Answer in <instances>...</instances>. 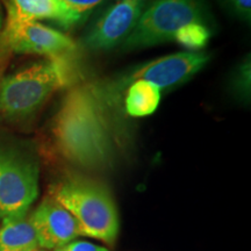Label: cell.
Here are the masks:
<instances>
[{"label": "cell", "mask_w": 251, "mask_h": 251, "mask_svg": "<svg viewBox=\"0 0 251 251\" xmlns=\"http://www.w3.org/2000/svg\"><path fill=\"white\" fill-rule=\"evenodd\" d=\"M107 91L94 84L72 85L51 125L56 148L67 161L85 169L103 168L117 147V125Z\"/></svg>", "instance_id": "obj_1"}, {"label": "cell", "mask_w": 251, "mask_h": 251, "mask_svg": "<svg viewBox=\"0 0 251 251\" xmlns=\"http://www.w3.org/2000/svg\"><path fill=\"white\" fill-rule=\"evenodd\" d=\"M72 63L45 59L0 81V118L19 122L35 115L56 92L75 84Z\"/></svg>", "instance_id": "obj_2"}, {"label": "cell", "mask_w": 251, "mask_h": 251, "mask_svg": "<svg viewBox=\"0 0 251 251\" xmlns=\"http://www.w3.org/2000/svg\"><path fill=\"white\" fill-rule=\"evenodd\" d=\"M51 197L76 220L80 236L113 244L119 234V215L109 191L98 181L74 176L58 183Z\"/></svg>", "instance_id": "obj_3"}, {"label": "cell", "mask_w": 251, "mask_h": 251, "mask_svg": "<svg viewBox=\"0 0 251 251\" xmlns=\"http://www.w3.org/2000/svg\"><path fill=\"white\" fill-rule=\"evenodd\" d=\"M35 157L21 146L0 139V219L26 214L39 196Z\"/></svg>", "instance_id": "obj_4"}, {"label": "cell", "mask_w": 251, "mask_h": 251, "mask_svg": "<svg viewBox=\"0 0 251 251\" xmlns=\"http://www.w3.org/2000/svg\"><path fill=\"white\" fill-rule=\"evenodd\" d=\"M191 24H205L199 0H152L122 43L124 49L148 48L175 41L178 31Z\"/></svg>", "instance_id": "obj_5"}, {"label": "cell", "mask_w": 251, "mask_h": 251, "mask_svg": "<svg viewBox=\"0 0 251 251\" xmlns=\"http://www.w3.org/2000/svg\"><path fill=\"white\" fill-rule=\"evenodd\" d=\"M1 43L15 54H33L58 62L72 63L77 45L62 31L35 21H6L1 31Z\"/></svg>", "instance_id": "obj_6"}, {"label": "cell", "mask_w": 251, "mask_h": 251, "mask_svg": "<svg viewBox=\"0 0 251 251\" xmlns=\"http://www.w3.org/2000/svg\"><path fill=\"white\" fill-rule=\"evenodd\" d=\"M209 61V55L202 51H185L163 56L141 65L126 78L124 84L135 80L149 81L159 90L170 89L186 83Z\"/></svg>", "instance_id": "obj_7"}, {"label": "cell", "mask_w": 251, "mask_h": 251, "mask_svg": "<svg viewBox=\"0 0 251 251\" xmlns=\"http://www.w3.org/2000/svg\"><path fill=\"white\" fill-rule=\"evenodd\" d=\"M148 0H118L86 34L84 43L94 51H107L124 43L136 26Z\"/></svg>", "instance_id": "obj_8"}, {"label": "cell", "mask_w": 251, "mask_h": 251, "mask_svg": "<svg viewBox=\"0 0 251 251\" xmlns=\"http://www.w3.org/2000/svg\"><path fill=\"white\" fill-rule=\"evenodd\" d=\"M30 221L40 249L57 250L80 236L76 220L51 196L30 213Z\"/></svg>", "instance_id": "obj_9"}, {"label": "cell", "mask_w": 251, "mask_h": 251, "mask_svg": "<svg viewBox=\"0 0 251 251\" xmlns=\"http://www.w3.org/2000/svg\"><path fill=\"white\" fill-rule=\"evenodd\" d=\"M7 9V20L30 23V21H54L69 29L78 24V20L61 0H4Z\"/></svg>", "instance_id": "obj_10"}, {"label": "cell", "mask_w": 251, "mask_h": 251, "mask_svg": "<svg viewBox=\"0 0 251 251\" xmlns=\"http://www.w3.org/2000/svg\"><path fill=\"white\" fill-rule=\"evenodd\" d=\"M0 251H33L40 249L29 212L1 220Z\"/></svg>", "instance_id": "obj_11"}, {"label": "cell", "mask_w": 251, "mask_h": 251, "mask_svg": "<svg viewBox=\"0 0 251 251\" xmlns=\"http://www.w3.org/2000/svg\"><path fill=\"white\" fill-rule=\"evenodd\" d=\"M125 98L126 113L131 118H144L153 114L161 102L158 87L144 80H135L127 85Z\"/></svg>", "instance_id": "obj_12"}, {"label": "cell", "mask_w": 251, "mask_h": 251, "mask_svg": "<svg viewBox=\"0 0 251 251\" xmlns=\"http://www.w3.org/2000/svg\"><path fill=\"white\" fill-rule=\"evenodd\" d=\"M211 31L206 24H191L181 28L175 37V41L188 49L198 50L208 42Z\"/></svg>", "instance_id": "obj_13"}, {"label": "cell", "mask_w": 251, "mask_h": 251, "mask_svg": "<svg viewBox=\"0 0 251 251\" xmlns=\"http://www.w3.org/2000/svg\"><path fill=\"white\" fill-rule=\"evenodd\" d=\"M250 55H248V57L237 67L233 78V90L238 98H242L246 101H249L250 99Z\"/></svg>", "instance_id": "obj_14"}, {"label": "cell", "mask_w": 251, "mask_h": 251, "mask_svg": "<svg viewBox=\"0 0 251 251\" xmlns=\"http://www.w3.org/2000/svg\"><path fill=\"white\" fill-rule=\"evenodd\" d=\"M68 11L80 23L102 0H61Z\"/></svg>", "instance_id": "obj_15"}, {"label": "cell", "mask_w": 251, "mask_h": 251, "mask_svg": "<svg viewBox=\"0 0 251 251\" xmlns=\"http://www.w3.org/2000/svg\"><path fill=\"white\" fill-rule=\"evenodd\" d=\"M229 11L243 21L250 23L251 19V0H221Z\"/></svg>", "instance_id": "obj_16"}, {"label": "cell", "mask_w": 251, "mask_h": 251, "mask_svg": "<svg viewBox=\"0 0 251 251\" xmlns=\"http://www.w3.org/2000/svg\"><path fill=\"white\" fill-rule=\"evenodd\" d=\"M55 251H109L106 248L97 246V244L86 242V241H72L67 246L59 248Z\"/></svg>", "instance_id": "obj_17"}, {"label": "cell", "mask_w": 251, "mask_h": 251, "mask_svg": "<svg viewBox=\"0 0 251 251\" xmlns=\"http://www.w3.org/2000/svg\"><path fill=\"white\" fill-rule=\"evenodd\" d=\"M2 28H4V15H2V8H1V0H0V34H1Z\"/></svg>", "instance_id": "obj_18"}, {"label": "cell", "mask_w": 251, "mask_h": 251, "mask_svg": "<svg viewBox=\"0 0 251 251\" xmlns=\"http://www.w3.org/2000/svg\"><path fill=\"white\" fill-rule=\"evenodd\" d=\"M33 251H46V250H42V249H36V250H33Z\"/></svg>", "instance_id": "obj_19"}]
</instances>
